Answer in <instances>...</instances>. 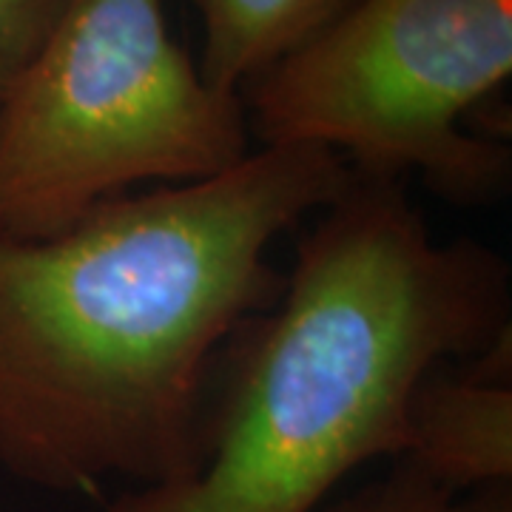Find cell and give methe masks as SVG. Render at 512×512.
<instances>
[{
    "instance_id": "cell-1",
    "label": "cell",
    "mask_w": 512,
    "mask_h": 512,
    "mask_svg": "<svg viewBox=\"0 0 512 512\" xmlns=\"http://www.w3.org/2000/svg\"><path fill=\"white\" fill-rule=\"evenodd\" d=\"M348 180L336 151L276 143L55 237H0V467L46 493L194 476L222 350L285 288L271 245Z\"/></svg>"
},
{
    "instance_id": "cell-2",
    "label": "cell",
    "mask_w": 512,
    "mask_h": 512,
    "mask_svg": "<svg viewBox=\"0 0 512 512\" xmlns=\"http://www.w3.org/2000/svg\"><path fill=\"white\" fill-rule=\"evenodd\" d=\"M512 333V271L478 239L433 237L404 180L350 168L296 245L285 288L222 350L194 476L103 512H319L367 461L404 456L433 367Z\"/></svg>"
},
{
    "instance_id": "cell-3",
    "label": "cell",
    "mask_w": 512,
    "mask_h": 512,
    "mask_svg": "<svg viewBox=\"0 0 512 512\" xmlns=\"http://www.w3.org/2000/svg\"><path fill=\"white\" fill-rule=\"evenodd\" d=\"M242 94L205 83L160 0H69L0 103V237L46 239L134 185L251 154Z\"/></svg>"
},
{
    "instance_id": "cell-4",
    "label": "cell",
    "mask_w": 512,
    "mask_h": 512,
    "mask_svg": "<svg viewBox=\"0 0 512 512\" xmlns=\"http://www.w3.org/2000/svg\"><path fill=\"white\" fill-rule=\"evenodd\" d=\"M510 72L512 0H356L242 103L262 146H325L356 174H416L444 202L484 208L510 191V143L461 123Z\"/></svg>"
},
{
    "instance_id": "cell-5",
    "label": "cell",
    "mask_w": 512,
    "mask_h": 512,
    "mask_svg": "<svg viewBox=\"0 0 512 512\" xmlns=\"http://www.w3.org/2000/svg\"><path fill=\"white\" fill-rule=\"evenodd\" d=\"M402 461L453 493L512 484V333L421 379Z\"/></svg>"
},
{
    "instance_id": "cell-6",
    "label": "cell",
    "mask_w": 512,
    "mask_h": 512,
    "mask_svg": "<svg viewBox=\"0 0 512 512\" xmlns=\"http://www.w3.org/2000/svg\"><path fill=\"white\" fill-rule=\"evenodd\" d=\"M202 20L200 74L242 94L256 77L308 46L356 0H188Z\"/></svg>"
},
{
    "instance_id": "cell-7",
    "label": "cell",
    "mask_w": 512,
    "mask_h": 512,
    "mask_svg": "<svg viewBox=\"0 0 512 512\" xmlns=\"http://www.w3.org/2000/svg\"><path fill=\"white\" fill-rule=\"evenodd\" d=\"M319 512H512V484L453 493L396 458L384 476L330 498Z\"/></svg>"
},
{
    "instance_id": "cell-8",
    "label": "cell",
    "mask_w": 512,
    "mask_h": 512,
    "mask_svg": "<svg viewBox=\"0 0 512 512\" xmlns=\"http://www.w3.org/2000/svg\"><path fill=\"white\" fill-rule=\"evenodd\" d=\"M69 0H0V103L29 69Z\"/></svg>"
}]
</instances>
